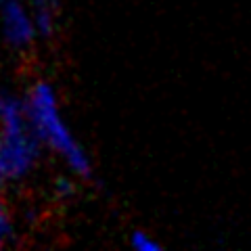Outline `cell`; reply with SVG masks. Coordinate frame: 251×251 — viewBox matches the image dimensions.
Segmentation results:
<instances>
[{"label":"cell","mask_w":251,"mask_h":251,"mask_svg":"<svg viewBox=\"0 0 251 251\" xmlns=\"http://www.w3.org/2000/svg\"><path fill=\"white\" fill-rule=\"evenodd\" d=\"M9 178L6 176V170H4V163H2V159H0V188H2V184H4V180Z\"/></svg>","instance_id":"52a82bcc"},{"label":"cell","mask_w":251,"mask_h":251,"mask_svg":"<svg viewBox=\"0 0 251 251\" xmlns=\"http://www.w3.org/2000/svg\"><path fill=\"white\" fill-rule=\"evenodd\" d=\"M11 232H13L11 218H9V214H6V209H4L2 205H0V247H2L4 243L9 241Z\"/></svg>","instance_id":"5b68a950"},{"label":"cell","mask_w":251,"mask_h":251,"mask_svg":"<svg viewBox=\"0 0 251 251\" xmlns=\"http://www.w3.org/2000/svg\"><path fill=\"white\" fill-rule=\"evenodd\" d=\"M0 2H9V0H0Z\"/></svg>","instance_id":"ba28073f"},{"label":"cell","mask_w":251,"mask_h":251,"mask_svg":"<svg viewBox=\"0 0 251 251\" xmlns=\"http://www.w3.org/2000/svg\"><path fill=\"white\" fill-rule=\"evenodd\" d=\"M2 17H4V34H6V38H9L11 44L25 46V44H29L31 40H34L36 29H34V25H31L25 9H23L19 2H15V0L4 2Z\"/></svg>","instance_id":"7a4b0ae2"},{"label":"cell","mask_w":251,"mask_h":251,"mask_svg":"<svg viewBox=\"0 0 251 251\" xmlns=\"http://www.w3.org/2000/svg\"><path fill=\"white\" fill-rule=\"evenodd\" d=\"M59 191L63 195H72V184H69L67 180H59Z\"/></svg>","instance_id":"8992f818"},{"label":"cell","mask_w":251,"mask_h":251,"mask_svg":"<svg viewBox=\"0 0 251 251\" xmlns=\"http://www.w3.org/2000/svg\"><path fill=\"white\" fill-rule=\"evenodd\" d=\"M132 247L136 251H159L161 245L155 243L149 234H143V232H134L132 234Z\"/></svg>","instance_id":"277c9868"},{"label":"cell","mask_w":251,"mask_h":251,"mask_svg":"<svg viewBox=\"0 0 251 251\" xmlns=\"http://www.w3.org/2000/svg\"><path fill=\"white\" fill-rule=\"evenodd\" d=\"M57 0H36V27L42 36L52 34V17Z\"/></svg>","instance_id":"3957f363"},{"label":"cell","mask_w":251,"mask_h":251,"mask_svg":"<svg viewBox=\"0 0 251 251\" xmlns=\"http://www.w3.org/2000/svg\"><path fill=\"white\" fill-rule=\"evenodd\" d=\"M25 109H27L29 126H31V130L36 132V136L65 157L75 174L88 178L92 172L90 161H88V157H86V153L82 151V147L69 134L65 124L61 122L57 97H54V90L50 86L44 82L38 84L34 92H31L29 103L25 105Z\"/></svg>","instance_id":"6da1fadb"}]
</instances>
